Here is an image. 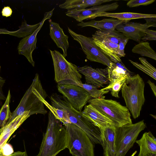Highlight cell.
<instances>
[{"label": "cell", "instance_id": "6da1fadb", "mask_svg": "<svg viewBox=\"0 0 156 156\" xmlns=\"http://www.w3.org/2000/svg\"><path fill=\"white\" fill-rule=\"evenodd\" d=\"M67 144L65 126L50 111L46 130L43 134L39 152L36 156H56L67 148Z\"/></svg>", "mask_w": 156, "mask_h": 156}, {"label": "cell", "instance_id": "7a4b0ae2", "mask_svg": "<svg viewBox=\"0 0 156 156\" xmlns=\"http://www.w3.org/2000/svg\"><path fill=\"white\" fill-rule=\"evenodd\" d=\"M48 96L42 85L38 74H36L32 82L22 98L18 105L12 113L7 123L12 121L25 112H29L30 116L35 114L45 115L47 111L43 102Z\"/></svg>", "mask_w": 156, "mask_h": 156}, {"label": "cell", "instance_id": "3957f363", "mask_svg": "<svg viewBox=\"0 0 156 156\" xmlns=\"http://www.w3.org/2000/svg\"><path fill=\"white\" fill-rule=\"evenodd\" d=\"M50 99L51 105L56 108L63 109L68 113L71 123L83 130L88 136L94 144L101 143L100 129L95 126L72 106L66 98L56 93L53 94Z\"/></svg>", "mask_w": 156, "mask_h": 156}, {"label": "cell", "instance_id": "277c9868", "mask_svg": "<svg viewBox=\"0 0 156 156\" xmlns=\"http://www.w3.org/2000/svg\"><path fill=\"white\" fill-rule=\"evenodd\" d=\"M144 86L143 79L137 74L128 77L121 89L126 107L135 119L140 116L145 101Z\"/></svg>", "mask_w": 156, "mask_h": 156}, {"label": "cell", "instance_id": "5b68a950", "mask_svg": "<svg viewBox=\"0 0 156 156\" xmlns=\"http://www.w3.org/2000/svg\"><path fill=\"white\" fill-rule=\"evenodd\" d=\"M88 102L112 121L115 127L132 123L129 109L116 101L93 98Z\"/></svg>", "mask_w": 156, "mask_h": 156}, {"label": "cell", "instance_id": "8992f818", "mask_svg": "<svg viewBox=\"0 0 156 156\" xmlns=\"http://www.w3.org/2000/svg\"><path fill=\"white\" fill-rule=\"evenodd\" d=\"M49 51L53 63L55 80L58 85L71 84L80 86L82 83V77L77 70L78 67L68 61L58 51Z\"/></svg>", "mask_w": 156, "mask_h": 156}, {"label": "cell", "instance_id": "52a82bcc", "mask_svg": "<svg viewBox=\"0 0 156 156\" xmlns=\"http://www.w3.org/2000/svg\"><path fill=\"white\" fill-rule=\"evenodd\" d=\"M68 135L67 148L73 156H94V144L87 134L74 124L64 125Z\"/></svg>", "mask_w": 156, "mask_h": 156}, {"label": "cell", "instance_id": "ba28073f", "mask_svg": "<svg viewBox=\"0 0 156 156\" xmlns=\"http://www.w3.org/2000/svg\"><path fill=\"white\" fill-rule=\"evenodd\" d=\"M146 127L144 120L115 127V156H125L133 147L140 133Z\"/></svg>", "mask_w": 156, "mask_h": 156}, {"label": "cell", "instance_id": "9c48e42d", "mask_svg": "<svg viewBox=\"0 0 156 156\" xmlns=\"http://www.w3.org/2000/svg\"><path fill=\"white\" fill-rule=\"evenodd\" d=\"M68 30L73 39L80 44L88 59L101 63L106 66L109 68H110L112 62L95 44L92 37L77 34L69 27Z\"/></svg>", "mask_w": 156, "mask_h": 156}, {"label": "cell", "instance_id": "30bf717a", "mask_svg": "<svg viewBox=\"0 0 156 156\" xmlns=\"http://www.w3.org/2000/svg\"><path fill=\"white\" fill-rule=\"evenodd\" d=\"M57 88L73 108L79 112H81L83 107L91 98L89 93L79 86L61 84L58 85Z\"/></svg>", "mask_w": 156, "mask_h": 156}, {"label": "cell", "instance_id": "8fae6325", "mask_svg": "<svg viewBox=\"0 0 156 156\" xmlns=\"http://www.w3.org/2000/svg\"><path fill=\"white\" fill-rule=\"evenodd\" d=\"M144 19L146 22L145 23L126 22L119 24L115 29L122 34L129 40H132L139 43L147 29L150 27H156V17Z\"/></svg>", "mask_w": 156, "mask_h": 156}, {"label": "cell", "instance_id": "7c38bea8", "mask_svg": "<svg viewBox=\"0 0 156 156\" xmlns=\"http://www.w3.org/2000/svg\"><path fill=\"white\" fill-rule=\"evenodd\" d=\"M54 9V8L50 11L45 13L44 17L40 22L38 27L32 34L23 38L20 41L17 47L19 54L25 56L33 67L34 66L35 62L33 59L32 53L36 48L37 35L45 21L50 19Z\"/></svg>", "mask_w": 156, "mask_h": 156}, {"label": "cell", "instance_id": "4fadbf2b", "mask_svg": "<svg viewBox=\"0 0 156 156\" xmlns=\"http://www.w3.org/2000/svg\"><path fill=\"white\" fill-rule=\"evenodd\" d=\"M78 72L84 76L86 83L96 86L97 88L103 87L105 84L110 83L109 68L94 69L87 65L78 67Z\"/></svg>", "mask_w": 156, "mask_h": 156}, {"label": "cell", "instance_id": "5bb4252c", "mask_svg": "<svg viewBox=\"0 0 156 156\" xmlns=\"http://www.w3.org/2000/svg\"><path fill=\"white\" fill-rule=\"evenodd\" d=\"M119 6L118 3L115 2L109 4L93 6L88 9L68 10L65 14L66 16L80 23L85 20L92 19L94 16L101 12L115 10Z\"/></svg>", "mask_w": 156, "mask_h": 156}, {"label": "cell", "instance_id": "9a60e30c", "mask_svg": "<svg viewBox=\"0 0 156 156\" xmlns=\"http://www.w3.org/2000/svg\"><path fill=\"white\" fill-rule=\"evenodd\" d=\"M49 22V35L58 47L62 49V54L65 57L67 56V50L69 45L68 36L66 35L58 23L53 22L51 19Z\"/></svg>", "mask_w": 156, "mask_h": 156}, {"label": "cell", "instance_id": "2e32d148", "mask_svg": "<svg viewBox=\"0 0 156 156\" xmlns=\"http://www.w3.org/2000/svg\"><path fill=\"white\" fill-rule=\"evenodd\" d=\"M100 129L104 156H115V127L107 126Z\"/></svg>", "mask_w": 156, "mask_h": 156}, {"label": "cell", "instance_id": "e0dca14e", "mask_svg": "<svg viewBox=\"0 0 156 156\" xmlns=\"http://www.w3.org/2000/svg\"><path fill=\"white\" fill-rule=\"evenodd\" d=\"M82 113L84 117L99 128L107 126L114 127L112 121L90 104L85 106Z\"/></svg>", "mask_w": 156, "mask_h": 156}, {"label": "cell", "instance_id": "ac0fdd59", "mask_svg": "<svg viewBox=\"0 0 156 156\" xmlns=\"http://www.w3.org/2000/svg\"><path fill=\"white\" fill-rule=\"evenodd\" d=\"M30 116L29 112H25L1 127L0 129V147H2L10 136Z\"/></svg>", "mask_w": 156, "mask_h": 156}, {"label": "cell", "instance_id": "d6986e66", "mask_svg": "<svg viewBox=\"0 0 156 156\" xmlns=\"http://www.w3.org/2000/svg\"><path fill=\"white\" fill-rule=\"evenodd\" d=\"M135 142L140 148L137 156H156V139L150 131L145 132Z\"/></svg>", "mask_w": 156, "mask_h": 156}, {"label": "cell", "instance_id": "ffe728a7", "mask_svg": "<svg viewBox=\"0 0 156 156\" xmlns=\"http://www.w3.org/2000/svg\"><path fill=\"white\" fill-rule=\"evenodd\" d=\"M125 22H126L111 18L101 20H92L86 22L82 21L77 24V25L81 27H92L101 31L111 30H115L116 27L119 24Z\"/></svg>", "mask_w": 156, "mask_h": 156}, {"label": "cell", "instance_id": "44dd1931", "mask_svg": "<svg viewBox=\"0 0 156 156\" xmlns=\"http://www.w3.org/2000/svg\"><path fill=\"white\" fill-rule=\"evenodd\" d=\"M94 43L102 52L114 62L122 61L117 53L118 44L110 41L92 38Z\"/></svg>", "mask_w": 156, "mask_h": 156}, {"label": "cell", "instance_id": "7402d4cb", "mask_svg": "<svg viewBox=\"0 0 156 156\" xmlns=\"http://www.w3.org/2000/svg\"><path fill=\"white\" fill-rule=\"evenodd\" d=\"M111 0H66L59 5L60 8L68 10L83 9L86 7L100 5L102 4L111 2Z\"/></svg>", "mask_w": 156, "mask_h": 156}, {"label": "cell", "instance_id": "603a6c76", "mask_svg": "<svg viewBox=\"0 0 156 156\" xmlns=\"http://www.w3.org/2000/svg\"><path fill=\"white\" fill-rule=\"evenodd\" d=\"M105 16L110 17L126 22L129 21L131 20L145 18L150 17H156V15L145 14L130 12L121 13H110L106 12H101L94 16L92 19L97 17Z\"/></svg>", "mask_w": 156, "mask_h": 156}, {"label": "cell", "instance_id": "cb8c5ba5", "mask_svg": "<svg viewBox=\"0 0 156 156\" xmlns=\"http://www.w3.org/2000/svg\"><path fill=\"white\" fill-rule=\"evenodd\" d=\"M92 38L105 40L118 44L122 40L126 37L121 33L115 30H97L92 35Z\"/></svg>", "mask_w": 156, "mask_h": 156}, {"label": "cell", "instance_id": "d4e9b609", "mask_svg": "<svg viewBox=\"0 0 156 156\" xmlns=\"http://www.w3.org/2000/svg\"><path fill=\"white\" fill-rule=\"evenodd\" d=\"M109 69V80L120 79L126 76H132V72L126 67L122 61L117 62H112Z\"/></svg>", "mask_w": 156, "mask_h": 156}, {"label": "cell", "instance_id": "484cf974", "mask_svg": "<svg viewBox=\"0 0 156 156\" xmlns=\"http://www.w3.org/2000/svg\"><path fill=\"white\" fill-rule=\"evenodd\" d=\"M132 51L142 56L156 60V52L151 47L148 42L141 41L133 48Z\"/></svg>", "mask_w": 156, "mask_h": 156}, {"label": "cell", "instance_id": "4316f807", "mask_svg": "<svg viewBox=\"0 0 156 156\" xmlns=\"http://www.w3.org/2000/svg\"><path fill=\"white\" fill-rule=\"evenodd\" d=\"M40 23V22L34 25H29L24 20L22 22L19 29L15 31H10L9 34L18 37L23 38L32 34L38 27Z\"/></svg>", "mask_w": 156, "mask_h": 156}, {"label": "cell", "instance_id": "83f0119b", "mask_svg": "<svg viewBox=\"0 0 156 156\" xmlns=\"http://www.w3.org/2000/svg\"><path fill=\"white\" fill-rule=\"evenodd\" d=\"M141 63L129 60V62L135 67L147 74L155 80L156 79V69L143 57L139 58Z\"/></svg>", "mask_w": 156, "mask_h": 156}, {"label": "cell", "instance_id": "f1b7e54d", "mask_svg": "<svg viewBox=\"0 0 156 156\" xmlns=\"http://www.w3.org/2000/svg\"><path fill=\"white\" fill-rule=\"evenodd\" d=\"M43 102L44 105L48 108L55 118L62 122L64 125L67 123H71L69 115L67 112L63 109H60L53 107L44 100Z\"/></svg>", "mask_w": 156, "mask_h": 156}, {"label": "cell", "instance_id": "f546056e", "mask_svg": "<svg viewBox=\"0 0 156 156\" xmlns=\"http://www.w3.org/2000/svg\"><path fill=\"white\" fill-rule=\"evenodd\" d=\"M11 97L10 90H9L5 102L0 109V127H1L6 125L12 115L10 109Z\"/></svg>", "mask_w": 156, "mask_h": 156}, {"label": "cell", "instance_id": "4dcf8cb0", "mask_svg": "<svg viewBox=\"0 0 156 156\" xmlns=\"http://www.w3.org/2000/svg\"><path fill=\"white\" fill-rule=\"evenodd\" d=\"M130 76H126L121 78L110 80L108 85L102 89L103 90H110L112 96L119 98V93L127 79Z\"/></svg>", "mask_w": 156, "mask_h": 156}, {"label": "cell", "instance_id": "1f68e13d", "mask_svg": "<svg viewBox=\"0 0 156 156\" xmlns=\"http://www.w3.org/2000/svg\"><path fill=\"white\" fill-rule=\"evenodd\" d=\"M80 86L86 90L91 98H105L103 95L108 93L109 90H103L98 89L97 87L93 85L87 83H81Z\"/></svg>", "mask_w": 156, "mask_h": 156}, {"label": "cell", "instance_id": "d6a6232c", "mask_svg": "<svg viewBox=\"0 0 156 156\" xmlns=\"http://www.w3.org/2000/svg\"><path fill=\"white\" fill-rule=\"evenodd\" d=\"M155 1V0H131L127 2L126 5L129 7H133L140 5H147Z\"/></svg>", "mask_w": 156, "mask_h": 156}, {"label": "cell", "instance_id": "836d02e7", "mask_svg": "<svg viewBox=\"0 0 156 156\" xmlns=\"http://www.w3.org/2000/svg\"><path fill=\"white\" fill-rule=\"evenodd\" d=\"M128 40V39L126 37L120 41L118 44V55L120 58L121 57H125V55L124 49L125 46Z\"/></svg>", "mask_w": 156, "mask_h": 156}, {"label": "cell", "instance_id": "e575fe53", "mask_svg": "<svg viewBox=\"0 0 156 156\" xmlns=\"http://www.w3.org/2000/svg\"><path fill=\"white\" fill-rule=\"evenodd\" d=\"M156 40V31L148 29L146 30L144 35L141 39V40L144 41L148 40Z\"/></svg>", "mask_w": 156, "mask_h": 156}, {"label": "cell", "instance_id": "d590c367", "mask_svg": "<svg viewBox=\"0 0 156 156\" xmlns=\"http://www.w3.org/2000/svg\"><path fill=\"white\" fill-rule=\"evenodd\" d=\"M5 80L0 75V100H5L6 98L2 90V87L5 83Z\"/></svg>", "mask_w": 156, "mask_h": 156}, {"label": "cell", "instance_id": "8d00e7d4", "mask_svg": "<svg viewBox=\"0 0 156 156\" xmlns=\"http://www.w3.org/2000/svg\"><path fill=\"white\" fill-rule=\"evenodd\" d=\"M12 9L9 6L4 7L2 9L1 13L2 16L6 17L11 16L12 13Z\"/></svg>", "mask_w": 156, "mask_h": 156}, {"label": "cell", "instance_id": "74e56055", "mask_svg": "<svg viewBox=\"0 0 156 156\" xmlns=\"http://www.w3.org/2000/svg\"><path fill=\"white\" fill-rule=\"evenodd\" d=\"M25 151L24 152L17 151L13 152L9 155L4 156H27V153L25 149Z\"/></svg>", "mask_w": 156, "mask_h": 156}, {"label": "cell", "instance_id": "f35d334b", "mask_svg": "<svg viewBox=\"0 0 156 156\" xmlns=\"http://www.w3.org/2000/svg\"><path fill=\"white\" fill-rule=\"evenodd\" d=\"M147 82L149 85L154 96L156 97V87L154 83L149 80H148Z\"/></svg>", "mask_w": 156, "mask_h": 156}, {"label": "cell", "instance_id": "ab89813d", "mask_svg": "<svg viewBox=\"0 0 156 156\" xmlns=\"http://www.w3.org/2000/svg\"><path fill=\"white\" fill-rule=\"evenodd\" d=\"M10 31L5 29L0 28V34H9Z\"/></svg>", "mask_w": 156, "mask_h": 156}, {"label": "cell", "instance_id": "60d3db41", "mask_svg": "<svg viewBox=\"0 0 156 156\" xmlns=\"http://www.w3.org/2000/svg\"><path fill=\"white\" fill-rule=\"evenodd\" d=\"M137 151H135L130 156H134L137 153Z\"/></svg>", "mask_w": 156, "mask_h": 156}, {"label": "cell", "instance_id": "b9f144b4", "mask_svg": "<svg viewBox=\"0 0 156 156\" xmlns=\"http://www.w3.org/2000/svg\"><path fill=\"white\" fill-rule=\"evenodd\" d=\"M152 117H153L155 119H156V115H154L152 114H150V115Z\"/></svg>", "mask_w": 156, "mask_h": 156}, {"label": "cell", "instance_id": "7bdbcfd3", "mask_svg": "<svg viewBox=\"0 0 156 156\" xmlns=\"http://www.w3.org/2000/svg\"><path fill=\"white\" fill-rule=\"evenodd\" d=\"M2 105V102L0 100V107Z\"/></svg>", "mask_w": 156, "mask_h": 156}, {"label": "cell", "instance_id": "ee69618b", "mask_svg": "<svg viewBox=\"0 0 156 156\" xmlns=\"http://www.w3.org/2000/svg\"><path fill=\"white\" fill-rule=\"evenodd\" d=\"M0 156H4L3 155H0Z\"/></svg>", "mask_w": 156, "mask_h": 156}, {"label": "cell", "instance_id": "f6af8a7d", "mask_svg": "<svg viewBox=\"0 0 156 156\" xmlns=\"http://www.w3.org/2000/svg\"><path fill=\"white\" fill-rule=\"evenodd\" d=\"M27 156H28L27 154Z\"/></svg>", "mask_w": 156, "mask_h": 156}, {"label": "cell", "instance_id": "bcb514c9", "mask_svg": "<svg viewBox=\"0 0 156 156\" xmlns=\"http://www.w3.org/2000/svg\"></svg>", "mask_w": 156, "mask_h": 156}]
</instances>
